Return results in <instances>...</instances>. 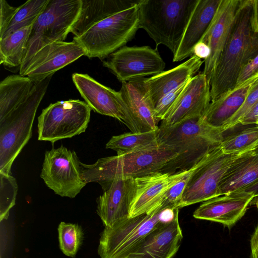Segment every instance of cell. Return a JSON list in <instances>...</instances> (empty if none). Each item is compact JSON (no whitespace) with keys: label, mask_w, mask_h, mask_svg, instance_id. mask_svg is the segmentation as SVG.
<instances>
[{"label":"cell","mask_w":258,"mask_h":258,"mask_svg":"<svg viewBox=\"0 0 258 258\" xmlns=\"http://www.w3.org/2000/svg\"><path fill=\"white\" fill-rule=\"evenodd\" d=\"M1 23L0 36H2L11 23L18 7L10 6L6 1L0 0Z\"/></svg>","instance_id":"38"},{"label":"cell","mask_w":258,"mask_h":258,"mask_svg":"<svg viewBox=\"0 0 258 258\" xmlns=\"http://www.w3.org/2000/svg\"><path fill=\"white\" fill-rule=\"evenodd\" d=\"M256 125H257L258 126V118L257 119V120H256V124H255Z\"/></svg>","instance_id":"45"},{"label":"cell","mask_w":258,"mask_h":258,"mask_svg":"<svg viewBox=\"0 0 258 258\" xmlns=\"http://www.w3.org/2000/svg\"><path fill=\"white\" fill-rule=\"evenodd\" d=\"M136 190L135 178L117 176L96 200V212L104 227L112 228L130 218Z\"/></svg>","instance_id":"16"},{"label":"cell","mask_w":258,"mask_h":258,"mask_svg":"<svg viewBox=\"0 0 258 258\" xmlns=\"http://www.w3.org/2000/svg\"><path fill=\"white\" fill-rule=\"evenodd\" d=\"M160 144L175 149L178 156L164 172L173 174L190 168L213 147L221 143L223 136L220 128L206 123L202 118L184 120L171 126H159Z\"/></svg>","instance_id":"3"},{"label":"cell","mask_w":258,"mask_h":258,"mask_svg":"<svg viewBox=\"0 0 258 258\" xmlns=\"http://www.w3.org/2000/svg\"><path fill=\"white\" fill-rule=\"evenodd\" d=\"M245 190L252 192L255 194V197H257L258 195V182Z\"/></svg>","instance_id":"43"},{"label":"cell","mask_w":258,"mask_h":258,"mask_svg":"<svg viewBox=\"0 0 258 258\" xmlns=\"http://www.w3.org/2000/svg\"><path fill=\"white\" fill-rule=\"evenodd\" d=\"M85 55L84 49L74 40L53 42L34 55L24 76L36 81L42 80Z\"/></svg>","instance_id":"17"},{"label":"cell","mask_w":258,"mask_h":258,"mask_svg":"<svg viewBox=\"0 0 258 258\" xmlns=\"http://www.w3.org/2000/svg\"><path fill=\"white\" fill-rule=\"evenodd\" d=\"M258 182V141L241 151L223 178L218 196L245 190Z\"/></svg>","instance_id":"22"},{"label":"cell","mask_w":258,"mask_h":258,"mask_svg":"<svg viewBox=\"0 0 258 258\" xmlns=\"http://www.w3.org/2000/svg\"><path fill=\"white\" fill-rule=\"evenodd\" d=\"M187 171H179L173 174L158 172L135 178L136 190L130 218L150 212L161 206L167 191Z\"/></svg>","instance_id":"18"},{"label":"cell","mask_w":258,"mask_h":258,"mask_svg":"<svg viewBox=\"0 0 258 258\" xmlns=\"http://www.w3.org/2000/svg\"><path fill=\"white\" fill-rule=\"evenodd\" d=\"M91 111L86 102L79 99L50 104L38 117V140L54 143L84 133Z\"/></svg>","instance_id":"9"},{"label":"cell","mask_w":258,"mask_h":258,"mask_svg":"<svg viewBox=\"0 0 258 258\" xmlns=\"http://www.w3.org/2000/svg\"><path fill=\"white\" fill-rule=\"evenodd\" d=\"M251 83L235 89L211 102L202 119L209 125L220 128L238 110L249 92Z\"/></svg>","instance_id":"26"},{"label":"cell","mask_w":258,"mask_h":258,"mask_svg":"<svg viewBox=\"0 0 258 258\" xmlns=\"http://www.w3.org/2000/svg\"><path fill=\"white\" fill-rule=\"evenodd\" d=\"M255 197L253 192L246 190L218 196L204 202L194 212L193 216L231 228L243 216Z\"/></svg>","instance_id":"19"},{"label":"cell","mask_w":258,"mask_h":258,"mask_svg":"<svg viewBox=\"0 0 258 258\" xmlns=\"http://www.w3.org/2000/svg\"><path fill=\"white\" fill-rule=\"evenodd\" d=\"M250 244V258H258V226L251 237Z\"/></svg>","instance_id":"42"},{"label":"cell","mask_w":258,"mask_h":258,"mask_svg":"<svg viewBox=\"0 0 258 258\" xmlns=\"http://www.w3.org/2000/svg\"><path fill=\"white\" fill-rule=\"evenodd\" d=\"M198 0H140L139 28L174 55Z\"/></svg>","instance_id":"4"},{"label":"cell","mask_w":258,"mask_h":258,"mask_svg":"<svg viewBox=\"0 0 258 258\" xmlns=\"http://www.w3.org/2000/svg\"><path fill=\"white\" fill-rule=\"evenodd\" d=\"M250 23L251 30L258 34V0H252Z\"/></svg>","instance_id":"41"},{"label":"cell","mask_w":258,"mask_h":258,"mask_svg":"<svg viewBox=\"0 0 258 258\" xmlns=\"http://www.w3.org/2000/svg\"><path fill=\"white\" fill-rule=\"evenodd\" d=\"M252 0H241L230 37L210 81L211 102L235 88L243 66L258 54V34L251 29Z\"/></svg>","instance_id":"1"},{"label":"cell","mask_w":258,"mask_h":258,"mask_svg":"<svg viewBox=\"0 0 258 258\" xmlns=\"http://www.w3.org/2000/svg\"><path fill=\"white\" fill-rule=\"evenodd\" d=\"M145 78L122 83L119 90L130 116L139 132L156 131L160 121L147 93Z\"/></svg>","instance_id":"21"},{"label":"cell","mask_w":258,"mask_h":258,"mask_svg":"<svg viewBox=\"0 0 258 258\" xmlns=\"http://www.w3.org/2000/svg\"><path fill=\"white\" fill-rule=\"evenodd\" d=\"M256 76H258V54L247 61L242 68L234 89L243 86Z\"/></svg>","instance_id":"37"},{"label":"cell","mask_w":258,"mask_h":258,"mask_svg":"<svg viewBox=\"0 0 258 258\" xmlns=\"http://www.w3.org/2000/svg\"><path fill=\"white\" fill-rule=\"evenodd\" d=\"M204 61L193 55L175 68L164 71L150 78H145L147 93L154 106L164 96L184 84L195 76Z\"/></svg>","instance_id":"24"},{"label":"cell","mask_w":258,"mask_h":258,"mask_svg":"<svg viewBox=\"0 0 258 258\" xmlns=\"http://www.w3.org/2000/svg\"><path fill=\"white\" fill-rule=\"evenodd\" d=\"M59 247L66 255L75 258L84 240V232L78 224L61 222L58 227Z\"/></svg>","instance_id":"31"},{"label":"cell","mask_w":258,"mask_h":258,"mask_svg":"<svg viewBox=\"0 0 258 258\" xmlns=\"http://www.w3.org/2000/svg\"><path fill=\"white\" fill-rule=\"evenodd\" d=\"M200 160L190 168L188 169L184 175L167 191L164 196L162 203L163 205L167 206L173 209H178V206L181 200L182 195L188 182L191 174L198 166Z\"/></svg>","instance_id":"35"},{"label":"cell","mask_w":258,"mask_h":258,"mask_svg":"<svg viewBox=\"0 0 258 258\" xmlns=\"http://www.w3.org/2000/svg\"><path fill=\"white\" fill-rule=\"evenodd\" d=\"M211 49L209 45L202 41L199 42L193 49V55L204 60L209 57Z\"/></svg>","instance_id":"40"},{"label":"cell","mask_w":258,"mask_h":258,"mask_svg":"<svg viewBox=\"0 0 258 258\" xmlns=\"http://www.w3.org/2000/svg\"><path fill=\"white\" fill-rule=\"evenodd\" d=\"M241 3V0H221L209 28L201 40L211 49L209 57L204 60L203 72L209 83L230 37Z\"/></svg>","instance_id":"15"},{"label":"cell","mask_w":258,"mask_h":258,"mask_svg":"<svg viewBox=\"0 0 258 258\" xmlns=\"http://www.w3.org/2000/svg\"><path fill=\"white\" fill-rule=\"evenodd\" d=\"M81 163L74 151L53 148L45 153L40 177L55 194L74 198L87 184Z\"/></svg>","instance_id":"11"},{"label":"cell","mask_w":258,"mask_h":258,"mask_svg":"<svg viewBox=\"0 0 258 258\" xmlns=\"http://www.w3.org/2000/svg\"><path fill=\"white\" fill-rule=\"evenodd\" d=\"M27 76L10 75L0 83V120L5 118L31 93L36 83Z\"/></svg>","instance_id":"27"},{"label":"cell","mask_w":258,"mask_h":258,"mask_svg":"<svg viewBox=\"0 0 258 258\" xmlns=\"http://www.w3.org/2000/svg\"><path fill=\"white\" fill-rule=\"evenodd\" d=\"M186 83L164 96L155 105L156 116L160 121L163 119L169 109L181 93Z\"/></svg>","instance_id":"36"},{"label":"cell","mask_w":258,"mask_h":258,"mask_svg":"<svg viewBox=\"0 0 258 258\" xmlns=\"http://www.w3.org/2000/svg\"><path fill=\"white\" fill-rule=\"evenodd\" d=\"M239 153L225 154L220 144L212 148L191 173L178 208L218 197L221 182Z\"/></svg>","instance_id":"10"},{"label":"cell","mask_w":258,"mask_h":258,"mask_svg":"<svg viewBox=\"0 0 258 258\" xmlns=\"http://www.w3.org/2000/svg\"><path fill=\"white\" fill-rule=\"evenodd\" d=\"M140 0H82L80 14L71 32L75 37L96 23L138 4Z\"/></svg>","instance_id":"25"},{"label":"cell","mask_w":258,"mask_h":258,"mask_svg":"<svg viewBox=\"0 0 258 258\" xmlns=\"http://www.w3.org/2000/svg\"><path fill=\"white\" fill-rule=\"evenodd\" d=\"M32 25L20 29L0 39V63L7 67L22 65L25 57Z\"/></svg>","instance_id":"29"},{"label":"cell","mask_w":258,"mask_h":258,"mask_svg":"<svg viewBox=\"0 0 258 258\" xmlns=\"http://www.w3.org/2000/svg\"><path fill=\"white\" fill-rule=\"evenodd\" d=\"M251 83V86L245 100L238 110L222 126V133L239 124L244 116L258 101V78Z\"/></svg>","instance_id":"34"},{"label":"cell","mask_w":258,"mask_h":258,"mask_svg":"<svg viewBox=\"0 0 258 258\" xmlns=\"http://www.w3.org/2000/svg\"><path fill=\"white\" fill-rule=\"evenodd\" d=\"M0 218L7 219L9 212L16 203L18 184L16 179L10 174L0 173Z\"/></svg>","instance_id":"33"},{"label":"cell","mask_w":258,"mask_h":258,"mask_svg":"<svg viewBox=\"0 0 258 258\" xmlns=\"http://www.w3.org/2000/svg\"><path fill=\"white\" fill-rule=\"evenodd\" d=\"M162 205L152 211L122 221L100 234L98 253L100 258H128L151 231L170 221L176 210Z\"/></svg>","instance_id":"6"},{"label":"cell","mask_w":258,"mask_h":258,"mask_svg":"<svg viewBox=\"0 0 258 258\" xmlns=\"http://www.w3.org/2000/svg\"><path fill=\"white\" fill-rule=\"evenodd\" d=\"M139 29L137 4L99 21L79 37H74L73 40L84 49L85 56L103 60L125 46L134 38Z\"/></svg>","instance_id":"7"},{"label":"cell","mask_w":258,"mask_h":258,"mask_svg":"<svg viewBox=\"0 0 258 258\" xmlns=\"http://www.w3.org/2000/svg\"><path fill=\"white\" fill-rule=\"evenodd\" d=\"M81 6L82 0H49L32 26L19 75L24 76L29 62L39 50L53 42L66 39Z\"/></svg>","instance_id":"8"},{"label":"cell","mask_w":258,"mask_h":258,"mask_svg":"<svg viewBox=\"0 0 258 258\" xmlns=\"http://www.w3.org/2000/svg\"><path fill=\"white\" fill-rule=\"evenodd\" d=\"M258 141V126L249 127L223 138L220 146L223 152L233 154L248 148Z\"/></svg>","instance_id":"32"},{"label":"cell","mask_w":258,"mask_h":258,"mask_svg":"<svg viewBox=\"0 0 258 258\" xmlns=\"http://www.w3.org/2000/svg\"><path fill=\"white\" fill-rule=\"evenodd\" d=\"M255 204H256V208L258 210V196H257V199H256V200L255 202Z\"/></svg>","instance_id":"44"},{"label":"cell","mask_w":258,"mask_h":258,"mask_svg":"<svg viewBox=\"0 0 258 258\" xmlns=\"http://www.w3.org/2000/svg\"><path fill=\"white\" fill-rule=\"evenodd\" d=\"M102 62L121 83L156 75L163 72L165 67L157 48L149 46H124Z\"/></svg>","instance_id":"12"},{"label":"cell","mask_w":258,"mask_h":258,"mask_svg":"<svg viewBox=\"0 0 258 258\" xmlns=\"http://www.w3.org/2000/svg\"><path fill=\"white\" fill-rule=\"evenodd\" d=\"M257 118L258 101L251 107L248 112L241 119L239 122V124H255Z\"/></svg>","instance_id":"39"},{"label":"cell","mask_w":258,"mask_h":258,"mask_svg":"<svg viewBox=\"0 0 258 258\" xmlns=\"http://www.w3.org/2000/svg\"><path fill=\"white\" fill-rule=\"evenodd\" d=\"M258 196V195H257Z\"/></svg>","instance_id":"46"},{"label":"cell","mask_w":258,"mask_h":258,"mask_svg":"<svg viewBox=\"0 0 258 258\" xmlns=\"http://www.w3.org/2000/svg\"><path fill=\"white\" fill-rule=\"evenodd\" d=\"M72 80L91 109L117 119L132 133H141L133 122L119 91L102 85L87 74L74 73Z\"/></svg>","instance_id":"13"},{"label":"cell","mask_w":258,"mask_h":258,"mask_svg":"<svg viewBox=\"0 0 258 258\" xmlns=\"http://www.w3.org/2000/svg\"><path fill=\"white\" fill-rule=\"evenodd\" d=\"M49 0H29L18 7V10L3 35L2 39L14 32L33 25L45 9Z\"/></svg>","instance_id":"30"},{"label":"cell","mask_w":258,"mask_h":258,"mask_svg":"<svg viewBox=\"0 0 258 258\" xmlns=\"http://www.w3.org/2000/svg\"><path fill=\"white\" fill-rule=\"evenodd\" d=\"M211 102L210 85L202 72L190 78L160 125L171 126L184 120L202 117Z\"/></svg>","instance_id":"14"},{"label":"cell","mask_w":258,"mask_h":258,"mask_svg":"<svg viewBox=\"0 0 258 258\" xmlns=\"http://www.w3.org/2000/svg\"><path fill=\"white\" fill-rule=\"evenodd\" d=\"M52 76L37 81L28 97L0 120V173L11 175L14 160L31 138L37 109Z\"/></svg>","instance_id":"5"},{"label":"cell","mask_w":258,"mask_h":258,"mask_svg":"<svg viewBox=\"0 0 258 258\" xmlns=\"http://www.w3.org/2000/svg\"><path fill=\"white\" fill-rule=\"evenodd\" d=\"M159 128L141 133H127L111 137L106 145V149L113 150L117 154L157 149L160 147L158 141Z\"/></svg>","instance_id":"28"},{"label":"cell","mask_w":258,"mask_h":258,"mask_svg":"<svg viewBox=\"0 0 258 258\" xmlns=\"http://www.w3.org/2000/svg\"><path fill=\"white\" fill-rule=\"evenodd\" d=\"M178 155L177 151L160 144L155 150L117 154L99 159L91 164L81 162L85 182L99 183L105 190L117 176L137 178L162 172Z\"/></svg>","instance_id":"2"},{"label":"cell","mask_w":258,"mask_h":258,"mask_svg":"<svg viewBox=\"0 0 258 258\" xmlns=\"http://www.w3.org/2000/svg\"><path fill=\"white\" fill-rule=\"evenodd\" d=\"M221 0H198L186 26L173 62L180 61L193 55L195 46L209 28Z\"/></svg>","instance_id":"23"},{"label":"cell","mask_w":258,"mask_h":258,"mask_svg":"<svg viewBox=\"0 0 258 258\" xmlns=\"http://www.w3.org/2000/svg\"><path fill=\"white\" fill-rule=\"evenodd\" d=\"M178 213V209L172 219L151 231L128 258H172L183 238Z\"/></svg>","instance_id":"20"}]
</instances>
